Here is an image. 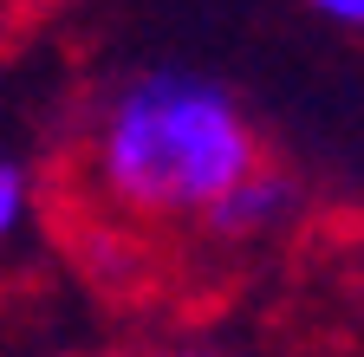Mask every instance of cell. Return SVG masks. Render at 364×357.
<instances>
[{"mask_svg":"<svg viewBox=\"0 0 364 357\" xmlns=\"http://www.w3.org/2000/svg\"><path fill=\"white\" fill-rule=\"evenodd\" d=\"M260 169V137L228 84L208 72L150 65L117 78L91 111L85 130V175L117 214L182 228Z\"/></svg>","mask_w":364,"mask_h":357,"instance_id":"obj_1","label":"cell"},{"mask_svg":"<svg viewBox=\"0 0 364 357\" xmlns=\"http://www.w3.org/2000/svg\"><path fill=\"white\" fill-rule=\"evenodd\" d=\"M26 221H33V175L20 156L0 150V241H14Z\"/></svg>","mask_w":364,"mask_h":357,"instance_id":"obj_3","label":"cell"},{"mask_svg":"<svg viewBox=\"0 0 364 357\" xmlns=\"http://www.w3.org/2000/svg\"><path fill=\"white\" fill-rule=\"evenodd\" d=\"M33 7H39V0H0V46L14 39V26H20V20H26Z\"/></svg>","mask_w":364,"mask_h":357,"instance_id":"obj_5","label":"cell"},{"mask_svg":"<svg viewBox=\"0 0 364 357\" xmlns=\"http://www.w3.org/2000/svg\"><path fill=\"white\" fill-rule=\"evenodd\" d=\"M306 13H318V20H332V26H345V33H364V0H299Z\"/></svg>","mask_w":364,"mask_h":357,"instance_id":"obj_4","label":"cell"},{"mask_svg":"<svg viewBox=\"0 0 364 357\" xmlns=\"http://www.w3.org/2000/svg\"><path fill=\"white\" fill-rule=\"evenodd\" d=\"M299 208H306L299 182H293L287 169L260 163V169H247L241 182H235V189H228V195L202 214V234H208V241H221V247H254V241H267V234L293 228Z\"/></svg>","mask_w":364,"mask_h":357,"instance_id":"obj_2","label":"cell"},{"mask_svg":"<svg viewBox=\"0 0 364 357\" xmlns=\"http://www.w3.org/2000/svg\"><path fill=\"white\" fill-rule=\"evenodd\" d=\"M182 357H208V351H182Z\"/></svg>","mask_w":364,"mask_h":357,"instance_id":"obj_6","label":"cell"}]
</instances>
